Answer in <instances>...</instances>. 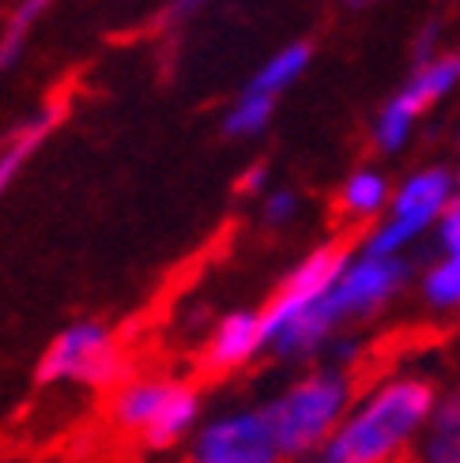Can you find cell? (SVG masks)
<instances>
[{
  "label": "cell",
  "mask_w": 460,
  "mask_h": 463,
  "mask_svg": "<svg viewBox=\"0 0 460 463\" xmlns=\"http://www.w3.org/2000/svg\"><path fill=\"white\" fill-rule=\"evenodd\" d=\"M438 388L426 377L381 381L348 411L310 463H404L419 426L430 419Z\"/></svg>",
  "instance_id": "obj_1"
},
{
  "label": "cell",
  "mask_w": 460,
  "mask_h": 463,
  "mask_svg": "<svg viewBox=\"0 0 460 463\" xmlns=\"http://www.w3.org/2000/svg\"><path fill=\"white\" fill-rule=\"evenodd\" d=\"M355 400L359 381L343 365L298 377L287 392H280L268 403V419L275 437H280L283 456L294 463H310L321 452V445L340 430V422L348 419Z\"/></svg>",
  "instance_id": "obj_2"
},
{
  "label": "cell",
  "mask_w": 460,
  "mask_h": 463,
  "mask_svg": "<svg viewBox=\"0 0 460 463\" xmlns=\"http://www.w3.org/2000/svg\"><path fill=\"white\" fill-rule=\"evenodd\" d=\"M186 463H287L268 407H226L208 414L186 441Z\"/></svg>",
  "instance_id": "obj_3"
},
{
  "label": "cell",
  "mask_w": 460,
  "mask_h": 463,
  "mask_svg": "<svg viewBox=\"0 0 460 463\" xmlns=\"http://www.w3.org/2000/svg\"><path fill=\"white\" fill-rule=\"evenodd\" d=\"M38 384L76 381L87 388H118L125 377V354L118 351L113 335L95 320H76L57 332L38 358Z\"/></svg>",
  "instance_id": "obj_4"
},
{
  "label": "cell",
  "mask_w": 460,
  "mask_h": 463,
  "mask_svg": "<svg viewBox=\"0 0 460 463\" xmlns=\"http://www.w3.org/2000/svg\"><path fill=\"white\" fill-rule=\"evenodd\" d=\"M348 264H351V238H340V241H329V245L313 249L310 257L280 283V290L268 298V306L261 309L264 346L280 335L298 313H306L310 306H317L321 298L336 287L340 275L348 271Z\"/></svg>",
  "instance_id": "obj_5"
},
{
  "label": "cell",
  "mask_w": 460,
  "mask_h": 463,
  "mask_svg": "<svg viewBox=\"0 0 460 463\" xmlns=\"http://www.w3.org/2000/svg\"><path fill=\"white\" fill-rule=\"evenodd\" d=\"M261 351H264L261 313L235 309L212 328L208 351H204V365H208L212 373H235V369L249 365Z\"/></svg>",
  "instance_id": "obj_6"
},
{
  "label": "cell",
  "mask_w": 460,
  "mask_h": 463,
  "mask_svg": "<svg viewBox=\"0 0 460 463\" xmlns=\"http://www.w3.org/2000/svg\"><path fill=\"white\" fill-rule=\"evenodd\" d=\"M174 381L170 377H132L121 381L110 396V422L121 433H140L155 422V414L163 411L167 396H170Z\"/></svg>",
  "instance_id": "obj_7"
},
{
  "label": "cell",
  "mask_w": 460,
  "mask_h": 463,
  "mask_svg": "<svg viewBox=\"0 0 460 463\" xmlns=\"http://www.w3.org/2000/svg\"><path fill=\"white\" fill-rule=\"evenodd\" d=\"M204 422V403H200V392L186 381H174L170 396L163 403V411L155 414V422L144 430L140 441L148 449H174L181 441H189V437L196 433V426Z\"/></svg>",
  "instance_id": "obj_8"
},
{
  "label": "cell",
  "mask_w": 460,
  "mask_h": 463,
  "mask_svg": "<svg viewBox=\"0 0 460 463\" xmlns=\"http://www.w3.org/2000/svg\"><path fill=\"white\" fill-rule=\"evenodd\" d=\"M61 118H64V106H61V102H50V106H42L34 118L8 140V147L0 151V196L8 193V184H12L15 174L23 170V162H27V158L38 151V144L57 128Z\"/></svg>",
  "instance_id": "obj_9"
},
{
  "label": "cell",
  "mask_w": 460,
  "mask_h": 463,
  "mask_svg": "<svg viewBox=\"0 0 460 463\" xmlns=\"http://www.w3.org/2000/svg\"><path fill=\"white\" fill-rule=\"evenodd\" d=\"M411 463H460V392L438 403L426 441L411 449Z\"/></svg>",
  "instance_id": "obj_10"
},
{
  "label": "cell",
  "mask_w": 460,
  "mask_h": 463,
  "mask_svg": "<svg viewBox=\"0 0 460 463\" xmlns=\"http://www.w3.org/2000/svg\"><path fill=\"white\" fill-rule=\"evenodd\" d=\"M449 203V174L442 170H426L419 177H411L393 200V215L397 219H423L430 222L438 212H446Z\"/></svg>",
  "instance_id": "obj_11"
},
{
  "label": "cell",
  "mask_w": 460,
  "mask_h": 463,
  "mask_svg": "<svg viewBox=\"0 0 460 463\" xmlns=\"http://www.w3.org/2000/svg\"><path fill=\"white\" fill-rule=\"evenodd\" d=\"M388 200V184L381 174L374 170H359L351 174L348 181H343V189H340V215L343 219H351L359 226H366L378 212H381V203Z\"/></svg>",
  "instance_id": "obj_12"
},
{
  "label": "cell",
  "mask_w": 460,
  "mask_h": 463,
  "mask_svg": "<svg viewBox=\"0 0 460 463\" xmlns=\"http://www.w3.org/2000/svg\"><path fill=\"white\" fill-rule=\"evenodd\" d=\"M456 76H460V57H442V61H434V64L419 68V76L411 80V87L400 90L397 102L411 113V118H416V113H423L438 95H446Z\"/></svg>",
  "instance_id": "obj_13"
},
{
  "label": "cell",
  "mask_w": 460,
  "mask_h": 463,
  "mask_svg": "<svg viewBox=\"0 0 460 463\" xmlns=\"http://www.w3.org/2000/svg\"><path fill=\"white\" fill-rule=\"evenodd\" d=\"M310 45L306 42H298V45H287V50H280L272 61H264V68L257 76L249 80V90H261V95H280V90H287L298 76L306 72V64H310Z\"/></svg>",
  "instance_id": "obj_14"
},
{
  "label": "cell",
  "mask_w": 460,
  "mask_h": 463,
  "mask_svg": "<svg viewBox=\"0 0 460 463\" xmlns=\"http://www.w3.org/2000/svg\"><path fill=\"white\" fill-rule=\"evenodd\" d=\"M275 113V99L272 95H261V90H242V99L226 109L223 118V132L230 136V140H245V136H257L268 128Z\"/></svg>",
  "instance_id": "obj_15"
},
{
  "label": "cell",
  "mask_w": 460,
  "mask_h": 463,
  "mask_svg": "<svg viewBox=\"0 0 460 463\" xmlns=\"http://www.w3.org/2000/svg\"><path fill=\"white\" fill-rule=\"evenodd\" d=\"M45 5H50V0H19V8L8 15L5 31H0V68H12L23 57V45H27L31 27L38 23Z\"/></svg>",
  "instance_id": "obj_16"
},
{
  "label": "cell",
  "mask_w": 460,
  "mask_h": 463,
  "mask_svg": "<svg viewBox=\"0 0 460 463\" xmlns=\"http://www.w3.org/2000/svg\"><path fill=\"white\" fill-rule=\"evenodd\" d=\"M407 125H411V113L393 99L385 109H381V118H378V128H374V144L381 151H397L404 140H407Z\"/></svg>",
  "instance_id": "obj_17"
},
{
  "label": "cell",
  "mask_w": 460,
  "mask_h": 463,
  "mask_svg": "<svg viewBox=\"0 0 460 463\" xmlns=\"http://www.w3.org/2000/svg\"><path fill=\"white\" fill-rule=\"evenodd\" d=\"M426 298L434 306H456L460 302V257L446 260L426 275Z\"/></svg>",
  "instance_id": "obj_18"
},
{
  "label": "cell",
  "mask_w": 460,
  "mask_h": 463,
  "mask_svg": "<svg viewBox=\"0 0 460 463\" xmlns=\"http://www.w3.org/2000/svg\"><path fill=\"white\" fill-rule=\"evenodd\" d=\"M294 212H298V196H294L291 189H275V193L264 196V222H268V226L291 222Z\"/></svg>",
  "instance_id": "obj_19"
},
{
  "label": "cell",
  "mask_w": 460,
  "mask_h": 463,
  "mask_svg": "<svg viewBox=\"0 0 460 463\" xmlns=\"http://www.w3.org/2000/svg\"><path fill=\"white\" fill-rule=\"evenodd\" d=\"M442 245L460 257V200L446 203V222H442Z\"/></svg>",
  "instance_id": "obj_20"
},
{
  "label": "cell",
  "mask_w": 460,
  "mask_h": 463,
  "mask_svg": "<svg viewBox=\"0 0 460 463\" xmlns=\"http://www.w3.org/2000/svg\"><path fill=\"white\" fill-rule=\"evenodd\" d=\"M264 189H268V166H264V162L249 166V170L238 177V193H242V196H257V193H264Z\"/></svg>",
  "instance_id": "obj_21"
},
{
  "label": "cell",
  "mask_w": 460,
  "mask_h": 463,
  "mask_svg": "<svg viewBox=\"0 0 460 463\" xmlns=\"http://www.w3.org/2000/svg\"><path fill=\"white\" fill-rule=\"evenodd\" d=\"M208 0H170V8H167V23H181V19H189L196 15Z\"/></svg>",
  "instance_id": "obj_22"
}]
</instances>
